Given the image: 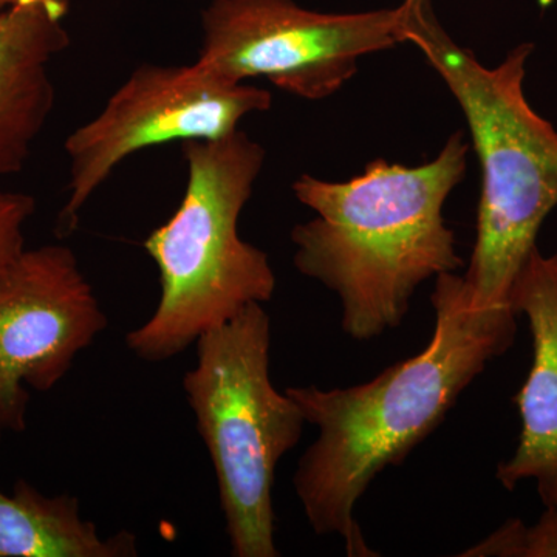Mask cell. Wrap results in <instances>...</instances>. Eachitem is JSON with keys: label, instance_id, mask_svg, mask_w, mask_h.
<instances>
[{"label": "cell", "instance_id": "277c9868", "mask_svg": "<svg viewBox=\"0 0 557 557\" xmlns=\"http://www.w3.org/2000/svg\"><path fill=\"white\" fill-rule=\"evenodd\" d=\"M188 186L164 225L145 248L160 274L152 317L127 333L132 354L168 361L276 292L269 256L239 236L242 209L265 161V150L245 132L208 141L182 143Z\"/></svg>", "mask_w": 557, "mask_h": 557}, {"label": "cell", "instance_id": "30bf717a", "mask_svg": "<svg viewBox=\"0 0 557 557\" xmlns=\"http://www.w3.org/2000/svg\"><path fill=\"white\" fill-rule=\"evenodd\" d=\"M69 46L62 17L38 0L0 13V177L16 174L54 106L50 64Z\"/></svg>", "mask_w": 557, "mask_h": 557}, {"label": "cell", "instance_id": "4fadbf2b", "mask_svg": "<svg viewBox=\"0 0 557 557\" xmlns=\"http://www.w3.org/2000/svg\"><path fill=\"white\" fill-rule=\"evenodd\" d=\"M36 201L21 193H0V273L24 251V226Z\"/></svg>", "mask_w": 557, "mask_h": 557}, {"label": "cell", "instance_id": "9a60e30c", "mask_svg": "<svg viewBox=\"0 0 557 557\" xmlns=\"http://www.w3.org/2000/svg\"><path fill=\"white\" fill-rule=\"evenodd\" d=\"M3 431H5V429H3L2 423H0V438H2V432Z\"/></svg>", "mask_w": 557, "mask_h": 557}, {"label": "cell", "instance_id": "6da1fadb", "mask_svg": "<svg viewBox=\"0 0 557 557\" xmlns=\"http://www.w3.org/2000/svg\"><path fill=\"white\" fill-rule=\"evenodd\" d=\"M434 335L416 357L347 388L289 387L318 438L299 460L293 485L311 530L338 534L347 555L376 556L355 507L387 467H398L445 420L491 359L511 347V309L478 310L461 276L445 273L431 296Z\"/></svg>", "mask_w": 557, "mask_h": 557}, {"label": "cell", "instance_id": "5bb4252c", "mask_svg": "<svg viewBox=\"0 0 557 557\" xmlns=\"http://www.w3.org/2000/svg\"><path fill=\"white\" fill-rule=\"evenodd\" d=\"M22 2H30V0H0V10L10 9V7ZM38 2L46 3L57 16L64 17V14L67 13L70 0H38Z\"/></svg>", "mask_w": 557, "mask_h": 557}, {"label": "cell", "instance_id": "9c48e42d", "mask_svg": "<svg viewBox=\"0 0 557 557\" xmlns=\"http://www.w3.org/2000/svg\"><path fill=\"white\" fill-rule=\"evenodd\" d=\"M511 309L530 324L533 364L515 398L519 445L496 479L508 491L534 480L544 507L557 508V251L533 249L512 287Z\"/></svg>", "mask_w": 557, "mask_h": 557}, {"label": "cell", "instance_id": "52a82bcc", "mask_svg": "<svg viewBox=\"0 0 557 557\" xmlns=\"http://www.w3.org/2000/svg\"><path fill=\"white\" fill-rule=\"evenodd\" d=\"M270 108V91L222 83L197 62L143 64L104 109L65 141L69 199L57 233L67 236L76 230L81 209L132 153L164 143L228 137L249 113Z\"/></svg>", "mask_w": 557, "mask_h": 557}, {"label": "cell", "instance_id": "7a4b0ae2", "mask_svg": "<svg viewBox=\"0 0 557 557\" xmlns=\"http://www.w3.org/2000/svg\"><path fill=\"white\" fill-rule=\"evenodd\" d=\"M468 149L458 131L421 166L379 159L347 182L296 180V199L317 212L292 231L296 270L338 295L351 339L398 329L423 282L463 267L443 208L465 177Z\"/></svg>", "mask_w": 557, "mask_h": 557}, {"label": "cell", "instance_id": "ba28073f", "mask_svg": "<svg viewBox=\"0 0 557 557\" xmlns=\"http://www.w3.org/2000/svg\"><path fill=\"white\" fill-rule=\"evenodd\" d=\"M108 327L94 288L64 245L24 249L0 273V423L27 426V387L49 392Z\"/></svg>", "mask_w": 557, "mask_h": 557}, {"label": "cell", "instance_id": "8fae6325", "mask_svg": "<svg viewBox=\"0 0 557 557\" xmlns=\"http://www.w3.org/2000/svg\"><path fill=\"white\" fill-rule=\"evenodd\" d=\"M137 544L126 530L101 536L76 497L46 496L25 480L11 496L0 491V557H134Z\"/></svg>", "mask_w": 557, "mask_h": 557}, {"label": "cell", "instance_id": "5b68a950", "mask_svg": "<svg viewBox=\"0 0 557 557\" xmlns=\"http://www.w3.org/2000/svg\"><path fill=\"white\" fill-rule=\"evenodd\" d=\"M183 388L218 475L231 553L276 557L274 475L307 423L270 379V317L251 304L197 341Z\"/></svg>", "mask_w": 557, "mask_h": 557}, {"label": "cell", "instance_id": "7c38bea8", "mask_svg": "<svg viewBox=\"0 0 557 557\" xmlns=\"http://www.w3.org/2000/svg\"><path fill=\"white\" fill-rule=\"evenodd\" d=\"M460 556L557 557V508H545L533 527L519 519L508 520Z\"/></svg>", "mask_w": 557, "mask_h": 557}, {"label": "cell", "instance_id": "8992f818", "mask_svg": "<svg viewBox=\"0 0 557 557\" xmlns=\"http://www.w3.org/2000/svg\"><path fill=\"white\" fill-rule=\"evenodd\" d=\"M401 9L318 13L295 0H214L203 13L197 64L226 84L265 78L324 100L357 73L359 58L401 44Z\"/></svg>", "mask_w": 557, "mask_h": 557}, {"label": "cell", "instance_id": "3957f363", "mask_svg": "<svg viewBox=\"0 0 557 557\" xmlns=\"http://www.w3.org/2000/svg\"><path fill=\"white\" fill-rule=\"evenodd\" d=\"M399 9V39L421 51L456 97L482 170L478 237L461 281L474 309H511L516 278L557 207V132L523 91L534 46L485 67L442 27L432 0H403Z\"/></svg>", "mask_w": 557, "mask_h": 557}]
</instances>
